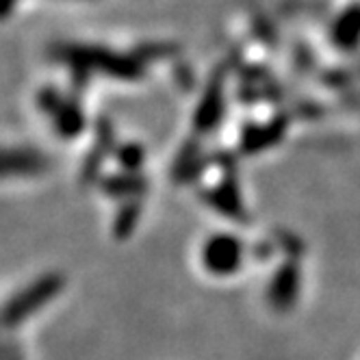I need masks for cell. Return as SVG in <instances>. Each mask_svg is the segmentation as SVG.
<instances>
[{
  "mask_svg": "<svg viewBox=\"0 0 360 360\" xmlns=\"http://www.w3.org/2000/svg\"><path fill=\"white\" fill-rule=\"evenodd\" d=\"M39 105L41 109L55 120L57 131L63 137H76L85 126V117L81 113V109L68 102L63 96H59L55 89H48L39 94Z\"/></svg>",
  "mask_w": 360,
  "mask_h": 360,
  "instance_id": "cell-4",
  "label": "cell"
},
{
  "mask_svg": "<svg viewBox=\"0 0 360 360\" xmlns=\"http://www.w3.org/2000/svg\"><path fill=\"white\" fill-rule=\"evenodd\" d=\"M141 215V207L137 202H128L122 207V211L115 217V235L117 237H128L133 233V228Z\"/></svg>",
  "mask_w": 360,
  "mask_h": 360,
  "instance_id": "cell-12",
  "label": "cell"
},
{
  "mask_svg": "<svg viewBox=\"0 0 360 360\" xmlns=\"http://www.w3.org/2000/svg\"><path fill=\"white\" fill-rule=\"evenodd\" d=\"M117 161L126 172H137L143 165V148L137 143H124L117 150Z\"/></svg>",
  "mask_w": 360,
  "mask_h": 360,
  "instance_id": "cell-13",
  "label": "cell"
},
{
  "mask_svg": "<svg viewBox=\"0 0 360 360\" xmlns=\"http://www.w3.org/2000/svg\"><path fill=\"white\" fill-rule=\"evenodd\" d=\"M221 105H224V89H221V74H215L211 81L207 94L200 100V107L195 111V128L198 131H211L215 128L219 115H221Z\"/></svg>",
  "mask_w": 360,
  "mask_h": 360,
  "instance_id": "cell-6",
  "label": "cell"
},
{
  "mask_svg": "<svg viewBox=\"0 0 360 360\" xmlns=\"http://www.w3.org/2000/svg\"><path fill=\"white\" fill-rule=\"evenodd\" d=\"M172 53H176V46H172V44H141L137 48V57L139 59H148V57H169Z\"/></svg>",
  "mask_w": 360,
  "mask_h": 360,
  "instance_id": "cell-14",
  "label": "cell"
},
{
  "mask_svg": "<svg viewBox=\"0 0 360 360\" xmlns=\"http://www.w3.org/2000/svg\"><path fill=\"white\" fill-rule=\"evenodd\" d=\"M300 285H302L300 265L297 263L282 265L276 271L274 280L269 282V289H267V300L274 311H278V313L291 311L297 302V295H300Z\"/></svg>",
  "mask_w": 360,
  "mask_h": 360,
  "instance_id": "cell-5",
  "label": "cell"
},
{
  "mask_svg": "<svg viewBox=\"0 0 360 360\" xmlns=\"http://www.w3.org/2000/svg\"><path fill=\"white\" fill-rule=\"evenodd\" d=\"M11 7H13V0H3V13H5V15H9Z\"/></svg>",
  "mask_w": 360,
  "mask_h": 360,
  "instance_id": "cell-16",
  "label": "cell"
},
{
  "mask_svg": "<svg viewBox=\"0 0 360 360\" xmlns=\"http://www.w3.org/2000/svg\"><path fill=\"white\" fill-rule=\"evenodd\" d=\"M105 189L111 195H137L146 189V183L135 174H126L105 180Z\"/></svg>",
  "mask_w": 360,
  "mask_h": 360,
  "instance_id": "cell-11",
  "label": "cell"
},
{
  "mask_svg": "<svg viewBox=\"0 0 360 360\" xmlns=\"http://www.w3.org/2000/svg\"><path fill=\"white\" fill-rule=\"evenodd\" d=\"M334 41L343 48H354L360 41V7L347 9L332 29Z\"/></svg>",
  "mask_w": 360,
  "mask_h": 360,
  "instance_id": "cell-9",
  "label": "cell"
},
{
  "mask_svg": "<svg viewBox=\"0 0 360 360\" xmlns=\"http://www.w3.org/2000/svg\"><path fill=\"white\" fill-rule=\"evenodd\" d=\"M243 248L241 241L233 235H215L202 250V263L215 276L235 274L241 267Z\"/></svg>",
  "mask_w": 360,
  "mask_h": 360,
  "instance_id": "cell-3",
  "label": "cell"
},
{
  "mask_svg": "<svg viewBox=\"0 0 360 360\" xmlns=\"http://www.w3.org/2000/svg\"><path fill=\"white\" fill-rule=\"evenodd\" d=\"M48 167V161L44 154L33 152V150H24V148H15V150H7L5 154V176H35L41 174Z\"/></svg>",
  "mask_w": 360,
  "mask_h": 360,
  "instance_id": "cell-7",
  "label": "cell"
},
{
  "mask_svg": "<svg viewBox=\"0 0 360 360\" xmlns=\"http://www.w3.org/2000/svg\"><path fill=\"white\" fill-rule=\"evenodd\" d=\"M207 200L213 204V207L221 213V215H228L233 219H245V211H243V204L237 195V189L233 183H228L215 191H211L207 195Z\"/></svg>",
  "mask_w": 360,
  "mask_h": 360,
  "instance_id": "cell-10",
  "label": "cell"
},
{
  "mask_svg": "<svg viewBox=\"0 0 360 360\" xmlns=\"http://www.w3.org/2000/svg\"><path fill=\"white\" fill-rule=\"evenodd\" d=\"M57 55L65 59L68 63H72L76 72H83V74H87L89 70H105V74L115 76V79H124V81H133L141 76V59L137 55L122 57V55L109 53V50H102L96 46H79V44L61 46Z\"/></svg>",
  "mask_w": 360,
  "mask_h": 360,
  "instance_id": "cell-1",
  "label": "cell"
},
{
  "mask_svg": "<svg viewBox=\"0 0 360 360\" xmlns=\"http://www.w3.org/2000/svg\"><path fill=\"white\" fill-rule=\"evenodd\" d=\"M61 289H63V276H59V274H46V276L37 278L27 289H22L5 306L7 330H13L20 323L27 321L33 313L39 311L41 306H46L50 300H55Z\"/></svg>",
  "mask_w": 360,
  "mask_h": 360,
  "instance_id": "cell-2",
  "label": "cell"
},
{
  "mask_svg": "<svg viewBox=\"0 0 360 360\" xmlns=\"http://www.w3.org/2000/svg\"><path fill=\"white\" fill-rule=\"evenodd\" d=\"M285 120H274L269 122L267 126H261V128H250V131L243 135V143L241 148L245 152H259V150H265L269 148L271 143H276L280 139V135L285 133Z\"/></svg>",
  "mask_w": 360,
  "mask_h": 360,
  "instance_id": "cell-8",
  "label": "cell"
},
{
  "mask_svg": "<svg viewBox=\"0 0 360 360\" xmlns=\"http://www.w3.org/2000/svg\"><path fill=\"white\" fill-rule=\"evenodd\" d=\"M3 360H24L22 358V352H20V345H15L11 339L5 343V352H3Z\"/></svg>",
  "mask_w": 360,
  "mask_h": 360,
  "instance_id": "cell-15",
  "label": "cell"
}]
</instances>
